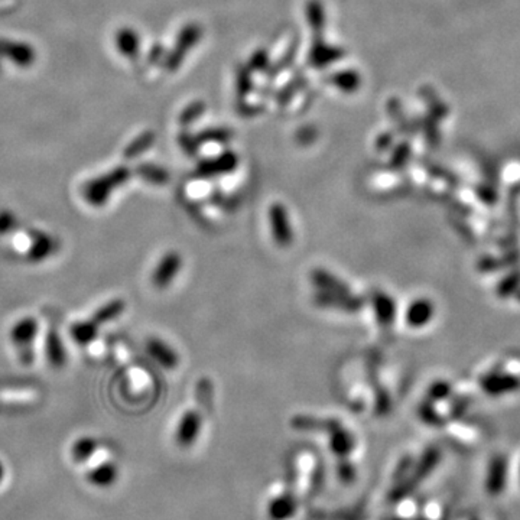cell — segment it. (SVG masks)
<instances>
[{"label": "cell", "mask_w": 520, "mask_h": 520, "mask_svg": "<svg viewBox=\"0 0 520 520\" xmlns=\"http://www.w3.org/2000/svg\"><path fill=\"white\" fill-rule=\"evenodd\" d=\"M328 83H331L333 86H336L337 89L345 93H353L360 87V75L353 70L340 71V72L330 75V78H328Z\"/></svg>", "instance_id": "603a6c76"}, {"label": "cell", "mask_w": 520, "mask_h": 520, "mask_svg": "<svg viewBox=\"0 0 520 520\" xmlns=\"http://www.w3.org/2000/svg\"><path fill=\"white\" fill-rule=\"evenodd\" d=\"M311 282L324 292L334 293H350L348 285H345L340 278L333 275L331 272L325 269H314L311 272Z\"/></svg>", "instance_id": "ac0fdd59"}, {"label": "cell", "mask_w": 520, "mask_h": 520, "mask_svg": "<svg viewBox=\"0 0 520 520\" xmlns=\"http://www.w3.org/2000/svg\"><path fill=\"white\" fill-rule=\"evenodd\" d=\"M419 415L421 418L426 422V424H438V421H440V418L436 417L433 407L431 406V403H422V406L419 407Z\"/></svg>", "instance_id": "8d00e7d4"}, {"label": "cell", "mask_w": 520, "mask_h": 520, "mask_svg": "<svg viewBox=\"0 0 520 520\" xmlns=\"http://www.w3.org/2000/svg\"><path fill=\"white\" fill-rule=\"evenodd\" d=\"M99 450L97 438L91 435H83L77 438L71 445V458L75 464L87 462Z\"/></svg>", "instance_id": "ffe728a7"}, {"label": "cell", "mask_w": 520, "mask_h": 520, "mask_svg": "<svg viewBox=\"0 0 520 520\" xmlns=\"http://www.w3.org/2000/svg\"><path fill=\"white\" fill-rule=\"evenodd\" d=\"M99 330H100V325L96 324L93 319L75 321L70 326V336L77 345L89 347L97 340Z\"/></svg>", "instance_id": "e0dca14e"}, {"label": "cell", "mask_w": 520, "mask_h": 520, "mask_svg": "<svg viewBox=\"0 0 520 520\" xmlns=\"http://www.w3.org/2000/svg\"><path fill=\"white\" fill-rule=\"evenodd\" d=\"M138 175L144 178L146 182L156 185H163L170 181V174L167 170L156 165H149V163H145V165H141L138 168Z\"/></svg>", "instance_id": "d4e9b609"}, {"label": "cell", "mask_w": 520, "mask_h": 520, "mask_svg": "<svg viewBox=\"0 0 520 520\" xmlns=\"http://www.w3.org/2000/svg\"><path fill=\"white\" fill-rule=\"evenodd\" d=\"M239 158L234 152H224L211 159L201 160L196 168V177L211 178L217 175H224L233 172L237 168Z\"/></svg>", "instance_id": "52a82bcc"}, {"label": "cell", "mask_w": 520, "mask_h": 520, "mask_svg": "<svg viewBox=\"0 0 520 520\" xmlns=\"http://www.w3.org/2000/svg\"><path fill=\"white\" fill-rule=\"evenodd\" d=\"M295 53H296V45H292L291 49H288V52L284 56V58L269 70V77H275L277 74L284 71L286 67H289L295 60Z\"/></svg>", "instance_id": "1f68e13d"}, {"label": "cell", "mask_w": 520, "mask_h": 520, "mask_svg": "<svg viewBox=\"0 0 520 520\" xmlns=\"http://www.w3.org/2000/svg\"><path fill=\"white\" fill-rule=\"evenodd\" d=\"M201 431V417L196 410L185 412L178 424L175 440L181 447H189L196 443Z\"/></svg>", "instance_id": "7c38bea8"}, {"label": "cell", "mask_w": 520, "mask_h": 520, "mask_svg": "<svg viewBox=\"0 0 520 520\" xmlns=\"http://www.w3.org/2000/svg\"><path fill=\"white\" fill-rule=\"evenodd\" d=\"M406 155H407V151L405 149L403 151V148H400L399 151H398V153L392 158V163H393V167H396V168H399L400 165H402V163H403V158L406 159Z\"/></svg>", "instance_id": "74e56055"}, {"label": "cell", "mask_w": 520, "mask_h": 520, "mask_svg": "<svg viewBox=\"0 0 520 520\" xmlns=\"http://www.w3.org/2000/svg\"><path fill=\"white\" fill-rule=\"evenodd\" d=\"M232 138V132L229 129L224 127H218V129H207L203 130L201 133H198L196 136V141L201 145L205 142H215V144H226L229 142Z\"/></svg>", "instance_id": "4316f807"}, {"label": "cell", "mask_w": 520, "mask_h": 520, "mask_svg": "<svg viewBox=\"0 0 520 520\" xmlns=\"http://www.w3.org/2000/svg\"><path fill=\"white\" fill-rule=\"evenodd\" d=\"M44 351L46 362L53 369H63L67 364V350L64 340L56 328H49L45 336Z\"/></svg>", "instance_id": "30bf717a"}, {"label": "cell", "mask_w": 520, "mask_h": 520, "mask_svg": "<svg viewBox=\"0 0 520 520\" xmlns=\"http://www.w3.org/2000/svg\"><path fill=\"white\" fill-rule=\"evenodd\" d=\"M433 312L435 308L429 299L425 298L415 299L414 303L407 307L406 322L412 328H422L432 319Z\"/></svg>", "instance_id": "2e32d148"}, {"label": "cell", "mask_w": 520, "mask_h": 520, "mask_svg": "<svg viewBox=\"0 0 520 520\" xmlns=\"http://www.w3.org/2000/svg\"><path fill=\"white\" fill-rule=\"evenodd\" d=\"M519 478H520V469H519Z\"/></svg>", "instance_id": "ab89813d"}, {"label": "cell", "mask_w": 520, "mask_h": 520, "mask_svg": "<svg viewBox=\"0 0 520 520\" xmlns=\"http://www.w3.org/2000/svg\"><path fill=\"white\" fill-rule=\"evenodd\" d=\"M119 44L123 52L129 53V56H132V53H134L136 49H138V38H136V35L130 31H125L123 34H120Z\"/></svg>", "instance_id": "d6a6232c"}, {"label": "cell", "mask_w": 520, "mask_h": 520, "mask_svg": "<svg viewBox=\"0 0 520 520\" xmlns=\"http://www.w3.org/2000/svg\"><path fill=\"white\" fill-rule=\"evenodd\" d=\"M305 77L303 75V74H300V75H295L293 77V80L291 81V83H288L281 91H279V94L277 96V99L279 100V103H286L288 100H291L292 99V96L295 94V91H298L299 89H303L304 86H305Z\"/></svg>", "instance_id": "f1b7e54d"}, {"label": "cell", "mask_w": 520, "mask_h": 520, "mask_svg": "<svg viewBox=\"0 0 520 520\" xmlns=\"http://www.w3.org/2000/svg\"><path fill=\"white\" fill-rule=\"evenodd\" d=\"M267 64H269L267 52L263 51V49H259L256 53H253L249 67H251L252 71H262V70L267 68Z\"/></svg>", "instance_id": "e575fe53"}, {"label": "cell", "mask_w": 520, "mask_h": 520, "mask_svg": "<svg viewBox=\"0 0 520 520\" xmlns=\"http://www.w3.org/2000/svg\"><path fill=\"white\" fill-rule=\"evenodd\" d=\"M205 110V104L203 101H194L191 103L188 107L184 108V112L181 113L179 118V123L184 126H188L193 122H196L197 119H200V116L204 113Z\"/></svg>", "instance_id": "83f0119b"}, {"label": "cell", "mask_w": 520, "mask_h": 520, "mask_svg": "<svg viewBox=\"0 0 520 520\" xmlns=\"http://www.w3.org/2000/svg\"><path fill=\"white\" fill-rule=\"evenodd\" d=\"M314 304L322 308H336L345 312H357L364 307V300L350 293H334L319 291L314 296Z\"/></svg>", "instance_id": "5b68a950"}, {"label": "cell", "mask_w": 520, "mask_h": 520, "mask_svg": "<svg viewBox=\"0 0 520 520\" xmlns=\"http://www.w3.org/2000/svg\"><path fill=\"white\" fill-rule=\"evenodd\" d=\"M507 459L505 455L493 457L488 462L486 474V490L491 496H499L506 488Z\"/></svg>", "instance_id": "9c48e42d"}, {"label": "cell", "mask_w": 520, "mask_h": 520, "mask_svg": "<svg viewBox=\"0 0 520 520\" xmlns=\"http://www.w3.org/2000/svg\"><path fill=\"white\" fill-rule=\"evenodd\" d=\"M307 19L315 37H321L325 28V12L319 0H310L307 5Z\"/></svg>", "instance_id": "cb8c5ba5"}, {"label": "cell", "mask_w": 520, "mask_h": 520, "mask_svg": "<svg viewBox=\"0 0 520 520\" xmlns=\"http://www.w3.org/2000/svg\"><path fill=\"white\" fill-rule=\"evenodd\" d=\"M372 305L380 325L389 326L396 318V303L386 292L376 291L372 295Z\"/></svg>", "instance_id": "9a60e30c"}, {"label": "cell", "mask_w": 520, "mask_h": 520, "mask_svg": "<svg viewBox=\"0 0 520 520\" xmlns=\"http://www.w3.org/2000/svg\"><path fill=\"white\" fill-rule=\"evenodd\" d=\"M249 68H240L237 74V93L239 97H246L252 90V78Z\"/></svg>", "instance_id": "4dcf8cb0"}, {"label": "cell", "mask_w": 520, "mask_h": 520, "mask_svg": "<svg viewBox=\"0 0 520 520\" xmlns=\"http://www.w3.org/2000/svg\"><path fill=\"white\" fill-rule=\"evenodd\" d=\"M483 389L488 395H505L520 388V381L513 376L491 374L481 381Z\"/></svg>", "instance_id": "d6986e66"}, {"label": "cell", "mask_w": 520, "mask_h": 520, "mask_svg": "<svg viewBox=\"0 0 520 520\" xmlns=\"http://www.w3.org/2000/svg\"><path fill=\"white\" fill-rule=\"evenodd\" d=\"M343 57H344V51L341 48L328 45L321 39V37H317L308 53V63L310 65L315 68H322L336 61H340Z\"/></svg>", "instance_id": "8fae6325"}, {"label": "cell", "mask_w": 520, "mask_h": 520, "mask_svg": "<svg viewBox=\"0 0 520 520\" xmlns=\"http://www.w3.org/2000/svg\"><path fill=\"white\" fill-rule=\"evenodd\" d=\"M129 177H130L129 170L118 168L106 175L91 179L90 182L86 184L83 189L84 200L91 207H103L104 204L108 203V200H110L113 191L122 184H125L129 179Z\"/></svg>", "instance_id": "6da1fadb"}, {"label": "cell", "mask_w": 520, "mask_h": 520, "mask_svg": "<svg viewBox=\"0 0 520 520\" xmlns=\"http://www.w3.org/2000/svg\"><path fill=\"white\" fill-rule=\"evenodd\" d=\"M182 259L178 252H168L160 258L158 262L153 275H152V284L158 289H163L172 284V281L177 278V275L181 270Z\"/></svg>", "instance_id": "ba28073f"}, {"label": "cell", "mask_w": 520, "mask_h": 520, "mask_svg": "<svg viewBox=\"0 0 520 520\" xmlns=\"http://www.w3.org/2000/svg\"><path fill=\"white\" fill-rule=\"evenodd\" d=\"M39 334V322L37 318L26 315L13 322L9 330V340L16 350L32 347Z\"/></svg>", "instance_id": "8992f818"}, {"label": "cell", "mask_w": 520, "mask_h": 520, "mask_svg": "<svg viewBox=\"0 0 520 520\" xmlns=\"http://www.w3.org/2000/svg\"><path fill=\"white\" fill-rule=\"evenodd\" d=\"M330 433H331L330 447H331V451L336 455L345 457V455H348L353 451L354 440H353V436H351L350 432L344 431L341 426H337Z\"/></svg>", "instance_id": "7402d4cb"}, {"label": "cell", "mask_w": 520, "mask_h": 520, "mask_svg": "<svg viewBox=\"0 0 520 520\" xmlns=\"http://www.w3.org/2000/svg\"><path fill=\"white\" fill-rule=\"evenodd\" d=\"M201 35H203V30L200 25L189 23L185 26L177 39L175 49L172 51V53L167 61V68L170 71H175V68L182 63L186 53L193 49V46L201 39Z\"/></svg>", "instance_id": "277c9868"}, {"label": "cell", "mask_w": 520, "mask_h": 520, "mask_svg": "<svg viewBox=\"0 0 520 520\" xmlns=\"http://www.w3.org/2000/svg\"><path fill=\"white\" fill-rule=\"evenodd\" d=\"M146 351L151 357L160 364L163 369L172 370L179 364V355L178 353L165 341L160 338L152 337L146 341Z\"/></svg>", "instance_id": "4fadbf2b"}, {"label": "cell", "mask_w": 520, "mask_h": 520, "mask_svg": "<svg viewBox=\"0 0 520 520\" xmlns=\"http://www.w3.org/2000/svg\"><path fill=\"white\" fill-rule=\"evenodd\" d=\"M448 392H450V386L447 385V383L438 381V383H433V385L431 386L428 395L433 400H440V399H444L448 395Z\"/></svg>", "instance_id": "d590c367"}, {"label": "cell", "mask_w": 520, "mask_h": 520, "mask_svg": "<svg viewBox=\"0 0 520 520\" xmlns=\"http://www.w3.org/2000/svg\"><path fill=\"white\" fill-rule=\"evenodd\" d=\"M125 310H126L125 300L122 298H116V299L108 300L107 304H104L99 310H96L91 319L99 325L108 324V322L118 319L125 312Z\"/></svg>", "instance_id": "44dd1931"}, {"label": "cell", "mask_w": 520, "mask_h": 520, "mask_svg": "<svg viewBox=\"0 0 520 520\" xmlns=\"http://www.w3.org/2000/svg\"><path fill=\"white\" fill-rule=\"evenodd\" d=\"M179 144L184 149V152H186L189 156H194L198 152V146L200 144L196 141V138L189 136L188 133H184L179 136Z\"/></svg>", "instance_id": "836d02e7"}, {"label": "cell", "mask_w": 520, "mask_h": 520, "mask_svg": "<svg viewBox=\"0 0 520 520\" xmlns=\"http://www.w3.org/2000/svg\"><path fill=\"white\" fill-rule=\"evenodd\" d=\"M153 144V134L152 133H146L144 134L142 138H139L138 141H134L127 149H126V156L127 158H134L141 153H144L151 145Z\"/></svg>", "instance_id": "f546056e"}, {"label": "cell", "mask_w": 520, "mask_h": 520, "mask_svg": "<svg viewBox=\"0 0 520 520\" xmlns=\"http://www.w3.org/2000/svg\"><path fill=\"white\" fill-rule=\"evenodd\" d=\"M30 246L26 249L25 256L31 263H42L52 258L60 249L58 240L44 230H30Z\"/></svg>", "instance_id": "7a4b0ae2"}, {"label": "cell", "mask_w": 520, "mask_h": 520, "mask_svg": "<svg viewBox=\"0 0 520 520\" xmlns=\"http://www.w3.org/2000/svg\"><path fill=\"white\" fill-rule=\"evenodd\" d=\"M269 223L273 240L281 248H289L293 241V229L284 204L275 203L269 208Z\"/></svg>", "instance_id": "3957f363"}, {"label": "cell", "mask_w": 520, "mask_h": 520, "mask_svg": "<svg viewBox=\"0 0 520 520\" xmlns=\"http://www.w3.org/2000/svg\"><path fill=\"white\" fill-rule=\"evenodd\" d=\"M5 474H6V471H5V465L2 464V461H0V484H2V481L5 480Z\"/></svg>", "instance_id": "f35d334b"}, {"label": "cell", "mask_w": 520, "mask_h": 520, "mask_svg": "<svg viewBox=\"0 0 520 520\" xmlns=\"http://www.w3.org/2000/svg\"><path fill=\"white\" fill-rule=\"evenodd\" d=\"M19 227L20 220L13 211L8 208L0 210V237H8L13 234L15 232H18Z\"/></svg>", "instance_id": "484cf974"}, {"label": "cell", "mask_w": 520, "mask_h": 520, "mask_svg": "<svg viewBox=\"0 0 520 520\" xmlns=\"http://www.w3.org/2000/svg\"><path fill=\"white\" fill-rule=\"evenodd\" d=\"M118 478L119 467L113 461L100 462L91 467L86 474L87 483L96 488H110Z\"/></svg>", "instance_id": "5bb4252c"}]
</instances>
